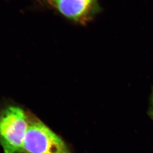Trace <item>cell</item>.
<instances>
[{"instance_id": "obj_1", "label": "cell", "mask_w": 153, "mask_h": 153, "mask_svg": "<svg viewBox=\"0 0 153 153\" xmlns=\"http://www.w3.org/2000/svg\"><path fill=\"white\" fill-rule=\"evenodd\" d=\"M29 125L28 117L21 108L9 106L0 115V144L4 153H23Z\"/></svg>"}, {"instance_id": "obj_2", "label": "cell", "mask_w": 153, "mask_h": 153, "mask_svg": "<svg viewBox=\"0 0 153 153\" xmlns=\"http://www.w3.org/2000/svg\"><path fill=\"white\" fill-rule=\"evenodd\" d=\"M25 153H71L63 140L39 119L28 118Z\"/></svg>"}, {"instance_id": "obj_3", "label": "cell", "mask_w": 153, "mask_h": 153, "mask_svg": "<svg viewBox=\"0 0 153 153\" xmlns=\"http://www.w3.org/2000/svg\"><path fill=\"white\" fill-rule=\"evenodd\" d=\"M70 19L81 21L88 18L96 0H42Z\"/></svg>"}]
</instances>
